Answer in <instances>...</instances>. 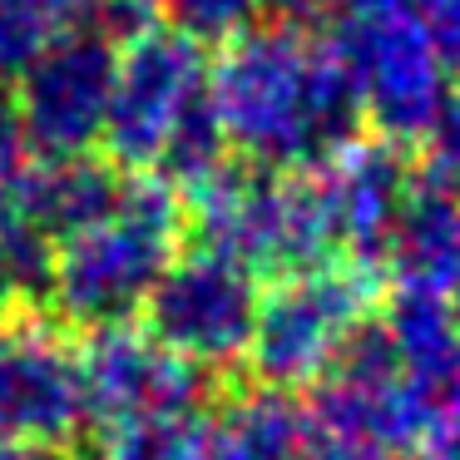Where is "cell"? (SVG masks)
Returning a JSON list of instances; mask_svg holds the SVG:
<instances>
[{
  "mask_svg": "<svg viewBox=\"0 0 460 460\" xmlns=\"http://www.w3.org/2000/svg\"><path fill=\"white\" fill-rule=\"evenodd\" d=\"M208 446H213V406L154 416L104 436L110 460H208Z\"/></svg>",
  "mask_w": 460,
  "mask_h": 460,
  "instance_id": "cell-18",
  "label": "cell"
},
{
  "mask_svg": "<svg viewBox=\"0 0 460 460\" xmlns=\"http://www.w3.org/2000/svg\"><path fill=\"white\" fill-rule=\"evenodd\" d=\"M203 90H208L203 45L164 25L124 40L119 65H114L110 119L100 139L104 159L124 173H149L179 119L193 110V100H203Z\"/></svg>",
  "mask_w": 460,
  "mask_h": 460,
  "instance_id": "cell-9",
  "label": "cell"
},
{
  "mask_svg": "<svg viewBox=\"0 0 460 460\" xmlns=\"http://www.w3.org/2000/svg\"><path fill=\"white\" fill-rule=\"evenodd\" d=\"M332 40L351 70L367 129L420 154V144L430 139L440 119V104H446V65H440L420 15H411L406 5L351 15V21L332 25Z\"/></svg>",
  "mask_w": 460,
  "mask_h": 460,
  "instance_id": "cell-5",
  "label": "cell"
},
{
  "mask_svg": "<svg viewBox=\"0 0 460 460\" xmlns=\"http://www.w3.org/2000/svg\"><path fill=\"white\" fill-rule=\"evenodd\" d=\"M31 164V144H25V124L15 110V94L0 90V179H21V169Z\"/></svg>",
  "mask_w": 460,
  "mask_h": 460,
  "instance_id": "cell-23",
  "label": "cell"
},
{
  "mask_svg": "<svg viewBox=\"0 0 460 460\" xmlns=\"http://www.w3.org/2000/svg\"><path fill=\"white\" fill-rule=\"evenodd\" d=\"M208 460H307L302 406L288 391H268L252 381H228L213 406Z\"/></svg>",
  "mask_w": 460,
  "mask_h": 460,
  "instance_id": "cell-15",
  "label": "cell"
},
{
  "mask_svg": "<svg viewBox=\"0 0 460 460\" xmlns=\"http://www.w3.org/2000/svg\"><path fill=\"white\" fill-rule=\"evenodd\" d=\"M381 297H386V272L361 268L351 258L272 278V288L262 292L248 357H243V381L288 391V396L307 391L332 367L341 341L371 312H381Z\"/></svg>",
  "mask_w": 460,
  "mask_h": 460,
  "instance_id": "cell-4",
  "label": "cell"
},
{
  "mask_svg": "<svg viewBox=\"0 0 460 460\" xmlns=\"http://www.w3.org/2000/svg\"><path fill=\"white\" fill-rule=\"evenodd\" d=\"M183 243V193L159 173H124L119 203L55 243L50 307L65 327L134 322Z\"/></svg>",
  "mask_w": 460,
  "mask_h": 460,
  "instance_id": "cell-2",
  "label": "cell"
},
{
  "mask_svg": "<svg viewBox=\"0 0 460 460\" xmlns=\"http://www.w3.org/2000/svg\"><path fill=\"white\" fill-rule=\"evenodd\" d=\"M426 450L430 460H460V371L446 391L436 396V411H430V430H426Z\"/></svg>",
  "mask_w": 460,
  "mask_h": 460,
  "instance_id": "cell-21",
  "label": "cell"
},
{
  "mask_svg": "<svg viewBox=\"0 0 460 460\" xmlns=\"http://www.w3.org/2000/svg\"><path fill=\"white\" fill-rule=\"evenodd\" d=\"M119 189H124V169H114L110 159H94V154L40 159L21 169V179L11 189V213L35 238H45L55 248L70 233L104 218L119 203Z\"/></svg>",
  "mask_w": 460,
  "mask_h": 460,
  "instance_id": "cell-14",
  "label": "cell"
},
{
  "mask_svg": "<svg viewBox=\"0 0 460 460\" xmlns=\"http://www.w3.org/2000/svg\"><path fill=\"white\" fill-rule=\"evenodd\" d=\"M420 25L436 45L440 65L460 75V0H420Z\"/></svg>",
  "mask_w": 460,
  "mask_h": 460,
  "instance_id": "cell-22",
  "label": "cell"
},
{
  "mask_svg": "<svg viewBox=\"0 0 460 460\" xmlns=\"http://www.w3.org/2000/svg\"><path fill=\"white\" fill-rule=\"evenodd\" d=\"M430 396L411 376H317L302 401L307 460H401L426 446Z\"/></svg>",
  "mask_w": 460,
  "mask_h": 460,
  "instance_id": "cell-11",
  "label": "cell"
},
{
  "mask_svg": "<svg viewBox=\"0 0 460 460\" xmlns=\"http://www.w3.org/2000/svg\"><path fill=\"white\" fill-rule=\"evenodd\" d=\"M80 0H0V90L21 80L35 55L75 25Z\"/></svg>",
  "mask_w": 460,
  "mask_h": 460,
  "instance_id": "cell-17",
  "label": "cell"
},
{
  "mask_svg": "<svg viewBox=\"0 0 460 460\" xmlns=\"http://www.w3.org/2000/svg\"><path fill=\"white\" fill-rule=\"evenodd\" d=\"M386 288H416L456 302L460 292V189L416 169L386 243Z\"/></svg>",
  "mask_w": 460,
  "mask_h": 460,
  "instance_id": "cell-13",
  "label": "cell"
},
{
  "mask_svg": "<svg viewBox=\"0 0 460 460\" xmlns=\"http://www.w3.org/2000/svg\"><path fill=\"white\" fill-rule=\"evenodd\" d=\"M416 169L460 189V84L446 94V104H440V119H436V129H430V139L420 144Z\"/></svg>",
  "mask_w": 460,
  "mask_h": 460,
  "instance_id": "cell-20",
  "label": "cell"
},
{
  "mask_svg": "<svg viewBox=\"0 0 460 460\" xmlns=\"http://www.w3.org/2000/svg\"><path fill=\"white\" fill-rule=\"evenodd\" d=\"M456 317H460V292H456Z\"/></svg>",
  "mask_w": 460,
  "mask_h": 460,
  "instance_id": "cell-25",
  "label": "cell"
},
{
  "mask_svg": "<svg viewBox=\"0 0 460 460\" xmlns=\"http://www.w3.org/2000/svg\"><path fill=\"white\" fill-rule=\"evenodd\" d=\"M80 5H100V0H80Z\"/></svg>",
  "mask_w": 460,
  "mask_h": 460,
  "instance_id": "cell-26",
  "label": "cell"
},
{
  "mask_svg": "<svg viewBox=\"0 0 460 460\" xmlns=\"http://www.w3.org/2000/svg\"><path fill=\"white\" fill-rule=\"evenodd\" d=\"M317 179L332 208V228H337V258L381 268L391 228L416 183V149H401V144L361 129L347 149L322 164Z\"/></svg>",
  "mask_w": 460,
  "mask_h": 460,
  "instance_id": "cell-12",
  "label": "cell"
},
{
  "mask_svg": "<svg viewBox=\"0 0 460 460\" xmlns=\"http://www.w3.org/2000/svg\"><path fill=\"white\" fill-rule=\"evenodd\" d=\"M262 288L248 268L213 252H179L144 302V332L213 376H243Z\"/></svg>",
  "mask_w": 460,
  "mask_h": 460,
  "instance_id": "cell-7",
  "label": "cell"
},
{
  "mask_svg": "<svg viewBox=\"0 0 460 460\" xmlns=\"http://www.w3.org/2000/svg\"><path fill=\"white\" fill-rule=\"evenodd\" d=\"M268 0H159V21L193 45H228L233 35L252 31Z\"/></svg>",
  "mask_w": 460,
  "mask_h": 460,
  "instance_id": "cell-19",
  "label": "cell"
},
{
  "mask_svg": "<svg viewBox=\"0 0 460 460\" xmlns=\"http://www.w3.org/2000/svg\"><path fill=\"white\" fill-rule=\"evenodd\" d=\"M406 0H317V21L322 15H337V21H351V15H376V11H396Z\"/></svg>",
  "mask_w": 460,
  "mask_h": 460,
  "instance_id": "cell-24",
  "label": "cell"
},
{
  "mask_svg": "<svg viewBox=\"0 0 460 460\" xmlns=\"http://www.w3.org/2000/svg\"><path fill=\"white\" fill-rule=\"evenodd\" d=\"M114 65H119V45L94 25L90 31H65L60 40H50L35 55V65L21 75L15 110L25 124V144L40 159L90 154L104 139Z\"/></svg>",
  "mask_w": 460,
  "mask_h": 460,
  "instance_id": "cell-10",
  "label": "cell"
},
{
  "mask_svg": "<svg viewBox=\"0 0 460 460\" xmlns=\"http://www.w3.org/2000/svg\"><path fill=\"white\" fill-rule=\"evenodd\" d=\"M90 426L80 341L45 307H0V440L70 450Z\"/></svg>",
  "mask_w": 460,
  "mask_h": 460,
  "instance_id": "cell-6",
  "label": "cell"
},
{
  "mask_svg": "<svg viewBox=\"0 0 460 460\" xmlns=\"http://www.w3.org/2000/svg\"><path fill=\"white\" fill-rule=\"evenodd\" d=\"M381 322H386L391 341H396L401 371L411 376V386L426 391L430 411H436V396L460 371L456 302L436 297V292H416V288H386V297H381Z\"/></svg>",
  "mask_w": 460,
  "mask_h": 460,
  "instance_id": "cell-16",
  "label": "cell"
},
{
  "mask_svg": "<svg viewBox=\"0 0 460 460\" xmlns=\"http://www.w3.org/2000/svg\"><path fill=\"white\" fill-rule=\"evenodd\" d=\"M80 376H84V411L100 436H114L124 426H139L154 416H179V411L218 406L223 386L238 376H213V371L183 361L164 341H154L134 322L94 327L80 341Z\"/></svg>",
  "mask_w": 460,
  "mask_h": 460,
  "instance_id": "cell-8",
  "label": "cell"
},
{
  "mask_svg": "<svg viewBox=\"0 0 460 460\" xmlns=\"http://www.w3.org/2000/svg\"><path fill=\"white\" fill-rule=\"evenodd\" d=\"M208 100L233 159L252 169L312 173L367 129L332 31L278 15L223 45L208 65Z\"/></svg>",
  "mask_w": 460,
  "mask_h": 460,
  "instance_id": "cell-1",
  "label": "cell"
},
{
  "mask_svg": "<svg viewBox=\"0 0 460 460\" xmlns=\"http://www.w3.org/2000/svg\"><path fill=\"white\" fill-rule=\"evenodd\" d=\"M183 243L268 282L337 258V228L317 169L278 173L243 159L183 193Z\"/></svg>",
  "mask_w": 460,
  "mask_h": 460,
  "instance_id": "cell-3",
  "label": "cell"
}]
</instances>
